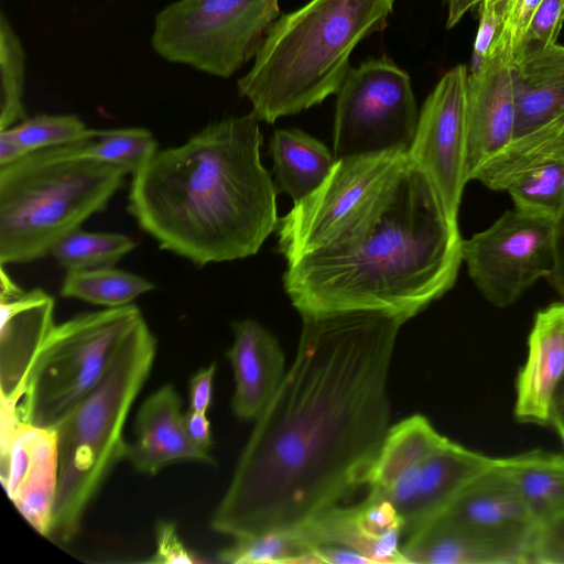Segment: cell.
Returning a JSON list of instances; mask_svg holds the SVG:
<instances>
[{"label": "cell", "instance_id": "6da1fadb", "mask_svg": "<svg viewBox=\"0 0 564 564\" xmlns=\"http://www.w3.org/2000/svg\"><path fill=\"white\" fill-rule=\"evenodd\" d=\"M301 317L295 358L212 517L235 540L300 527L366 487L391 426L388 378L408 321L378 310Z\"/></svg>", "mask_w": 564, "mask_h": 564}, {"label": "cell", "instance_id": "7a4b0ae2", "mask_svg": "<svg viewBox=\"0 0 564 564\" xmlns=\"http://www.w3.org/2000/svg\"><path fill=\"white\" fill-rule=\"evenodd\" d=\"M458 220L409 153L318 246L286 262L300 315L378 310L409 321L455 284Z\"/></svg>", "mask_w": 564, "mask_h": 564}, {"label": "cell", "instance_id": "3957f363", "mask_svg": "<svg viewBox=\"0 0 564 564\" xmlns=\"http://www.w3.org/2000/svg\"><path fill=\"white\" fill-rule=\"evenodd\" d=\"M251 111L158 150L134 175L128 210L161 249L197 265L256 254L276 229V188Z\"/></svg>", "mask_w": 564, "mask_h": 564}, {"label": "cell", "instance_id": "277c9868", "mask_svg": "<svg viewBox=\"0 0 564 564\" xmlns=\"http://www.w3.org/2000/svg\"><path fill=\"white\" fill-rule=\"evenodd\" d=\"M394 0H311L269 28L238 94L261 121L296 115L336 94L357 44L381 30Z\"/></svg>", "mask_w": 564, "mask_h": 564}, {"label": "cell", "instance_id": "5b68a950", "mask_svg": "<svg viewBox=\"0 0 564 564\" xmlns=\"http://www.w3.org/2000/svg\"><path fill=\"white\" fill-rule=\"evenodd\" d=\"M78 141L0 166L1 265L51 253L61 238L105 209L122 186L127 173L82 156Z\"/></svg>", "mask_w": 564, "mask_h": 564}, {"label": "cell", "instance_id": "8992f818", "mask_svg": "<svg viewBox=\"0 0 564 564\" xmlns=\"http://www.w3.org/2000/svg\"><path fill=\"white\" fill-rule=\"evenodd\" d=\"M155 352L156 339L142 318L122 340L102 379L55 429L59 471L47 538L70 542L89 502L126 458L123 427Z\"/></svg>", "mask_w": 564, "mask_h": 564}, {"label": "cell", "instance_id": "52a82bcc", "mask_svg": "<svg viewBox=\"0 0 564 564\" xmlns=\"http://www.w3.org/2000/svg\"><path fill=\"white\" fill-rule=\"evenodd\" d=\"M142 318L131 303L55 325L18 406L20 421L55 430L102 379L122 340Z\"/></svg>", "mask_w": 564, "mask_h": 564}, {"label": "cell", "instance_id": "ba28073f", "mask_svg": "<svg viewBox=\"0 0 564 564\" xmlns=\"http://www.w3.org/2000/svg\"><path fill=\"white\" fill-rule=\"evenodd\" d=\"M279 0H177L154 20L153 50L171 63L227 78L254 58Z\"/></svg>", "mask_w": 564, "mask_h": 564}, {"label": "cell", "instance_id": "9c48e42d", "mask_svg": "<svg viewBox=\"0 0 564 564\" xmlns=\"http://www.w3.org/2000/svg\"><path fill=\"white\" fill-rule=\"evenodd\" d=\"M334 156L409 153L419 110L409 75L380 57L350 68L336 93Z\"/></svg>", "mask_w": 564, "mask_h": 564}, {"label": "cell", "instance_id": "30bf717a", "mask_svg": "<svg viewBox=\"0 0 564 564\" xmlns=\"http://www.w3.org/2000/svg\"><path fill=\"white\" fill-rule=\"evenodd\" d=\"M462 259L482 296L507 307L554 271L555 219L508 209L486 229L463 239Z\"/></svg>", "mask_w": 564, "mask_h": 564}, {"label": "cell", "instance_id": "8fae6325", "mask_svg": "<svg viewBox=\"0 0 564 564\" xmlns=\"http://www.w3.org/2000/svg\"><path fill=\"white\" fill-rule=\"evenodd\" d=\"M406 154L389 151L337 160L322 185L278 220V251L286 262L324 241Z\"/></svg>", "mask_w": 564, "mask_h": 564}, {"label": "cell", "instance_id": "7c38bea8", "mask_svg": "<svg viewBox=\"0 0 564 564\" xmlns=\"http://www.w3.org/2000/svg\"><path fill=\"white\" fill-rule=\"evenodd\" d=\"M465 65L448 70L425 99L410 159L430 180L448 214L458 220L467 173Z\"/></svg>", "mask_w": 564, "mask_h": 564}, {"label": "cell", "instance_id": "4fadbf2b", "mask_svg": "<svg viewBox=\"0 0 564 564\" xmlns=\"http://www.w3.org/2000/svg\"><path fill=\"white\" fill-rule=\"evenodd\" d=\"M513 206L556 219L564 207V113L517 138L473 175Z\"/></svg>", "mask_w": 564, "mask_h": 564}, {"label": "cell", "instance_id": "5bb4252c", "mask_svg": "<svg viewBox=\"0 0 564 564\" xmlns=\"http://www.w3.org/2000/svg\"><path fill=\"white\" fill-rule=\"evenodd\" d=\"M497 457L469 449L449 438L373 494L389 501L402 519L403 540L442 514Z\"/></svg>", "mask_w": 564, "mask_h": 564}, {"label": "cell", "instance_id": "9a60e30c", "mask_svg": "<svg viewBox=\"0 0 564 564\" xmlns=\"http://www.w3.org/2000/svg\"><path fill=\"white\" fill-rule=\"evenodd\" d=\"M0 278L1 404L17 413L36 358L55 326V301L42 289H20L3 265Z\"/></svg>", "mask_w": 564, "mask_h": 564}, {"label": "cell", "instance_id": "2e32d148", "mask_svg": "<svg viewBox=\"0 0 564 564\" xmlns=\"http://www.w3.org/2000/svg\"><path fill=\"white\" fill-rule=\"evenodd\" d=\"M1 482L24 519L48 536L58 485V445L53 429L19 422L0 443Z\"/></svg>", "mask_w": 564, "mask_h": 564}, {"label": "cell", "instance_id": "e0dca14e", "mask_svg": "<svg viewBox=\"0 0 564 564\" xmlns=\"http://www.w3.org/2000/svg\"><path fill=\"white\" fill-rule=\"evenodd\" d=\"M512 54L499 45L468 75L466 96L467 173L476 171L514 138Z\"/></svg>", "mask_w": 564, "mask_h": 564}, {"label": "cell", "instance_id": "ac0fdd59", "mask_svg": "<svg viewBox=\"0 0 564 564\" xmlns=\"http://www.w3.org/2000/svg\"><path fill=\"white\" fill-rule=\"evenodd\" d=\"M534 535L479 530L438 516L405 538L401 551L405 563L527 564Z\"/></svg>", "mask_w": 564, "mask_h": 564}, {"label": "cell", "instance_id": "d6986e66", "mask_svg": "<svg viewBox=\"0 0 564 564\" xmlns=\"http://www.w3.org/2000/svg\"><path fill=\"white\" fill-rule=\"evenodd\" d=\"M293 529L311 553L316 546L334 544L360 553L370 564L405 563L402 524L383 501L366 497L349 507L338 505Z\"/></svg>", "mask_w": 564, "mask_h": 564}, {"label": "cell", "instance_id": "ffe728a7", "mask_svg": "<svg viewBox=\"0 0 564 564\" xmlns=\"http://www.w3.org/2000/svg\"><path fill=\"white\" fill-rule=\"evenodd\" d=\"M564 383V301L538 311L528 354L516 378L513 415L518 422L550 425L556 394Z\"/></svg>", "mask_w": 564, "mask_h": 564}, {"label": "cell", "instance_id": "44dd1931", "mask_svg": "<svg viewBox=\"0 0 564 564\" xmlns=\"http://www.w3.org/2000/svg\"><path fill=\"white\" fill-rule=\"evenodd\" d=\"M182 401L175 389L163 386L151 394L137 413L134 441L128 443L126 459L140 473L154 475L177 462L213 464L209 451L188 437Z\"/></svg>", "mask_w": 564, "mask_h": 564}, {"label": "cell", "instance_id": "7402d4cb", "mask_svg": "<svg viewBox=\"0 0 564 564\" xmlns=\"http://www.w3.org/2000/svg\"><path fill=\"white\" fill-rule=\"evenodd\" d=\"M234 341L227 351L235 378L231 406L243 420H256L273 398L285 373L278 339L258 322L232 324Z\"/></svg>", "mask_w": 564, "mask_h": 564}, {"label": "cell", "instance_id": "603a6c76", "mask_svg": "<svg viewBox=\"0 0 564 564\" xmlns=\"http://www.w3.org/2000/svg\"><path fill=\"white\" fill-rule=\"evenodd\" d=\"M514 138L564 113V46L528 44L512 62Z\"/></svg>", "mask_w": 564, "mask_h": 564}, {"label": "cell", "instance_id": "cb8c5ba5", "mask_svg": "<svg viewBox=\"0 0 564 564\" xmlns=\"http://www.w3.org/2000/svg\"><path fill=\"white\" fill-rule=\"evenodd\" d=\"M440 516L490 532L534 534L538 529L499 457Z\"/></svg>", "mask_w": 564, "mask_h": 564}, {"label": "cell", "instance_id": "d4e9b609", "mask_svg": "<svg viewBox=\"0 0 564 564\" xmlns=\"http://www.w3.org/2000/svg\"><path fill=\"white\" fill-rule=\"evenodd\" d=\"M274 185L297 203L332 172L336 159L324 143L299 129L276 130L270 141Z\"/></svg>", "mask_w": 564, "mask_h": 564}, {"label": "cell", "instance_id": "484cf974", "mask_svg": "<svg viewBox=\"0 0 564 564\" xmlns=\"http://www.w3.org/2000/svg\"><path fill=\"white\" fill-rule=\"evenodd\" d=\"M499 462L538 527L564 512L563 454L533 449Z\"/></svg>", "mask_w": 564, "mask_h": 564}, {"label": "cell", "instance_id": "4316f807", "mask_svg": "<svg viewBox=\"0 0 564 564\" xmlns=\"http://www.w3.org/2000/svg\"><path fill=\"white\" fill-rule=\"evenodd\" d=\"M154 288L144 276L102 267L67 271L62 282L61 295L112 308L131 304Z\"/></svg>", "mask_w": 564, "mask_h": 564}, {"label": "cell", "instance_id": "83f0119b", "mask_svg": "<svg viewBox=\"0 0 564 564\" xmlns=\"http://www.w3.org/2000/svg\"><path fill=\"white\" fill-rule=\"evenodd\" d=\"M79 154L122 169L127 174L138 173L155 154L158 144L145 128L93 129L78 141Z\"/></svg>", "mask_w": 564, "mask_h": 564}, {"label": "cell", "instance_id": "f1b7e54d", "mask_svg": "<svg viewBox=\"0 0 564 564\" xmlns=\"http://www.w3.org/2000/svg\"><path fill=\"white\" fill-rule=\"evenodd\" d=\"M123 234L76 229L61 238L51 254L66 271L112 267L135 248Z\"/></svg>", "mask_w": 564, "mask_h": 564}, {"label": "cell", "instance_id": "f546056e", "mask_svg": "<svg viewBox=\"0 0 564 564\" xmlns=\"http://www.w3.org/2000/svg\"><path fill=\"white\" fill-rule=\"evenodd\" d=\"M217 558L231 564L313 563L310 549L294 529L237 539L234 544L219 551Z\"/></svg>", "mask_w": 564, "mask_h": 564}, {"label": "cell", "instance_id": "4dcf8cb0", "mask_svg": "<svg viewBox=\"0 0 564 564\" xmlns=\"http://www.w3.org/2000/svg\"><path fill=\"white\" fill-rule=\"evenodd\" d=\"M25 52L9 19L0 14V130L25 119Z\"/></svg>", "mask_w": 564, "mask_h": 564}, {"label": "cell", "instance_id": "1f68e13d", "mask_svg": "<svg viewBox=\"0 0 564 564\" xmlns=\"http://www.w3.org/2000/svg\"><path fill=\"white\" fill-rule=\"evenodd\" d=\"M8 129L28 152L73 143L93 130L75 115H39Z\"/></svg>", "mask_w": 564, "mask_h": 564}, {"label": "cell", "instance_id": "d6a6232c", "mask_svg": "<svg viewBox=\"0 0 564 564\" xmlns=\"http://www.w3.org/2000/svg\"><path fill=\"white\" fill-rule=\"evenodd\" d=\"M563 22L564 0H543L530 22L522 50L531 43L540 45L556 43Z\"/></svg>", "mask_w": 564, "mask_h": 564}, {"label": "cell", "instance_id": "836d02e7", "mask_svg": "<svg viewBox=\"0 0 564 564\" xmlns=\"http://www.w3.org/2000/svg\"><path fill=\"white\" fill-rule=\"evenodd\" d=\"M531 561L539 564H564V512L538 527Z\"/></svg>", "mask_w": 564, "mask_h": 564}, {"label": "cell", "instance_id": "e575fe53", "mask_svg": "<svg viewBox=\"0 0 564 564\" xmlns=\"http://www.w3.org/2000/svg\"><path fill=\"white\" fill-rule=\"evenodd\" d=\"M505 19V6H480V22L474 44L473 70L495 52L503 30Z\"/></svg>", "mask_w": 564, "mask_h": 564}, {"label": "cell", "instance_id": "d590c367", "mask_svg": "<svg viewBox=\"0 0 564 564\" xmlns=\"http://www.w3.org/2000/svg\"><path fill=\"white\" fill-rule=\"evenodd\" d=\"M148 562L189 564L195 563L196 560L180 540L175 524L170 521H160L155 531V552Z\"/></svg>", "mask_w": 564, "mask_h": 564}, {"label": "cell", "instance_id": "8d00e7d4", "mask_svg": "<svg viewBox=\"0 0 564 564\" xmlns=\"http://www.w3.org/2000/svg\"><path fill=\"white\" fill-rule=\"evenodd\" d=\"M216 364L199 369L189 380V409L206 413L212 404Z\"/></svg>", "mask_w": 564, "mask_h": 564}, {"label": "cell", "instance_id": "74e56055", "mask_svg": "<svg viewBox=\"0 0 564 564\" xmlns=\"http://www.w3.org/2000/svg\"><path fill=\"white\" fill-rule=\"evenodd\" d=\"M184 424L189 440L196 446L209 451L213 441L210 423L206 413L188 410L184 414Z\"/></svg>", "mask_w": 564, "mask_h": 564}, {"label": "cell", "instance_id": "f35d334b", "mask_svg": "<svg viewBox=\"0 0 564 564\" xmlns=\"http://www.w3.org/2000/svg\"><path fill=\"white\" fill-rule=\"evenodd\" d=\"M556 265L547 281L564 301V207L555 219Z\"/></svg>", "mask_w": 564, "mask_h": 564}, {"label": "cell", "instance_id": "ab89813d", "mask_svg": "<svg viewBox=\"0 0 564 564\" xmlns=\"http://www.w3.org/2000/svg\"><path fill=\"white\" fill-rule=\"evenodd\" d=\"M29 153L8 128L0 130V166L13 163Z\"/></svg>", "mask_w": 564, "mask_h": 564}, {"label": "cell", "instance_id": "60d3db41", "mask_svg": "<svg viewBox=\"0 0 564 564\" xmlns=\"http://www.w3.org/2000/svg\"><path fill=\"white\" fill-rule=\"evenodd\" d=\"M506 2L507 0H451L447 26L454 25L476 3H480L484 7H499L505 6Z\"/></svg>", "mask_w": 564, "mask_h": 564}, {"label": "cell", "instance_id": "b9f144b4", "mask_svg": "<svg viewBox=\"0 0 564 564\" xmlns=\"http://www.w3.org/2000/svg\"><path fill=\"white\" fill-rule=\"evenodd\" d=\"M550 425H553L564 444V384L556 394Z\"/></svg>", "mask_w": 564, "mask_h": 564}]
</instances>
